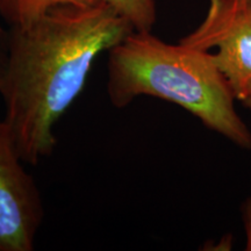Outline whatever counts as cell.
I'll return each instance as SVG.
<instances>
[{"label":"cell","instance_id":"cell-6","mask_svg":"<svg viewBox=\"0 0 251 251\" xmlns=\"http://www.w3.org/2000/svg\"><path fill=\"white\" fill-rule=\"evenodd\" d=\"M130 23L136 31H151L157 20L155 0H102Z\"/></svg>","mask_w":251,"mask_h":251},{"label":"cell","instance_id":"cell-2","mask_svg":"<svg viewBox=\"0 0 251 251\" xmlns=\"http://www.w3.org/2000/svg\"><path fill=\"white\" fill-rule=\"evenodd\" d=\"M107 94L115 108L141 96L176 103L208 129L251 148V131L236 112L233 90L208 51L134 30L108 51Z\"/></svg>","mask_w":251,"mask_h":251},{"label":"cell","instance_id":"cell-5","mask_svg":"<svg viewBox=\"0 0 251 251\" xmlns=\"http://www.w3.org/2000/svg\"><path fill=\"white\" fill-rule=\"evenodd\" d=\"M101 0H0V15L11 27H24L58 6H92Z\"/></svg>","mask_w":251,"mask_h":251},{"label":"cell","instance_id":"cell-4","mask_svg":"<svg viewBox=\"0 0 251 251\" xmlns=\"http://www.w3.org/2000/svg\"><path fill=\"white\" fill-rule=\"evenodd\" d=\"M4 119L0 120V251H33L45 207Z\"/></svg>","mask_w":251,"mask_h":251},{"label":"cell","instance_id":"cell-7","mask_svg":"<svg viewBox=\"0 0 251 251\" xmlns=\"http://www.w3.org/2000/svg\"><path fill=\"white\" fill-rule=\"evenodd\" d=\"M1 18V15H0ZM8 40H9V31H6L0 23V89L2 86L4 81L6 65H7L8 57Z\"/></svg>","mask_w":251,"mask_h":251},{"label":"cell","instance_id":"cell-3","mask_svg":"<svg viewBox=\"0 0 251 251\" xmlns=\"http://www.w3.org/2000/svg\"><path fill=\"white\" fill-rule=\"evenodd\" d=\"M179 42L208 51L243 101L251 87V0H209L206 15Z\"/></svg>","mask_w":251,"mask_h":251},{"label":"cell","instance_id":"cell-9","mask_svg":"<svg viewBox=\"0 0 251 251\" xmlns=\"http://www.w3.org/2000/svg\"><path fill=\"white\" fill-rule=\"evenodd\" d=\"M233 248V236H224L218 244H212L207 250H229Z\"/></svg>","mask_w":251,"mask_h":251},{"label":"cell","instance_id":"cell-8","mask_svg":"<svg viewBox=\"0 0 251 251\" xmlns=\"http://www.w3.org/2000/svg\"><path fill=\"white\" fill-rule=\"evenodd\" d=\"M242 221L246 231V249L251 251V197L248 198L242 205Z\"/></svg>","mask_w":251,"mask_h":251},{"label":"cell","instance_id":"cell-1","mask_svg":"<svg viewBox=\"0 0 251 251\" xmlns=\"http://www.w3.org/2000/svg\"><path fill=\"white\" fill-rule=\"evenodd\" d=\"M102 0L58 6L24 27H11L0 94L19 155L36 165L54 152V128L85 86L94 61L133 33Z\"/></svg>","mask_w":251,"mask_h":251},{"label":"cell","instance_id":"cell-10","mask_svg":"<svg viewBox=\"0 0 251 251\" xmlns=\"http://www.w3.org/2000/svg\"><path fill=\"white\" fill-rule=\"evenodd\" d=\"M242 102L244 103V105L247 106L248 108H250V109H251V87H250V91H249V93L247 94L246 99H244Z\"/></svg>","mask_w":251,"mask_h":251}]
</instances>
